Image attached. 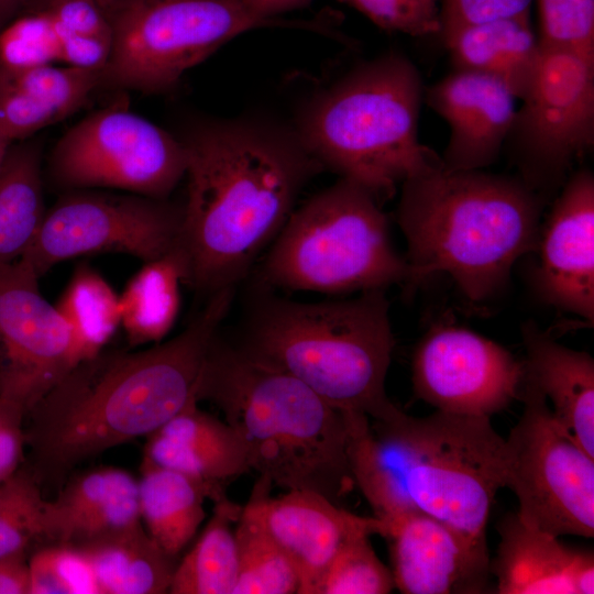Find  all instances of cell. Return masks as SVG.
I'll list each match as a JSON object with an SVG mask.
<instances>
[{
	"mask_svg": "<svg viewBox=\"0 0 594 594\" xmlns=\"http://www.w3.org/2000/svg\"><path fill=\"white\" fill-rule=\"evenodd\" d=\"M178 138L186 151L187 284L211 296L235 288L323 168L292 123L266 114L200 119Z\"/></svg>",
	"mask_w": 594,
	"mask_h": 594,
	"instance_id": "6da1fadb",
	"label": "cell"
},
{
	"mask_svg": "<svg viewBox=\"0 0 594 594\" xmlns=\"http://www.w3.org/2000/svg\"><path fill=\"white\" fill-rule=\"evenodd\" d=\"M234 290L209 296L189 326L164 343L139 352L101 351L79 362L34 405L25 417V447L41 487L59 490L75 466L147 437L196 397Z\"/></svg>",
	"mask_w": 594,
	"mask_h": 594,
	"instance_id": "7a4b0ae2",
	"label": "cell"
},
{
	"mask_svg": "<svg viewBox=\"0 0 594 594\" xmlns=\"http://www.w3.org/2000/svg\"><path fill=\"white\" fill-rule=\"evenodd\" d=\"M343 415L350 471L374 517L386 526L422 513L487 547L490 513L506 480V442L491 418L399 410L371 422Z\"/></svg>",
	"mask_w": 594,
	"mask_h": 594,
	"instance_id": "3957f363",
	"label": "cell"
},
{
	"mask_svg": "<svg viewBox=\"0 0 594 594\" xmlns=\"http://www.w3.org/2000/svg\"><path fill=\"white\" fill-rule=\"evenodd\" d=\"M546 201L517 175L441 163L408 177L396 215L407 242L405 288L413 294L444 273L471 301L494 297L514 264L536 251Z\"/></svg>",
	"mask_w": 594,
	"mask_h": 594,
	"instance_id": "277c9868",
	"label": "cell"
},
{
	"mask_svg": "<svg viewBox=\"0 0 594 594\" xmlns=\"http://www.w3.org/2000/svg\"><path fill=\"white\" fill-rule=\"evenodd\" d=\"M196 398L222 411L251 470L273 485L317 492L337 504L352 490L343 411L238 342L213 339Z\"/></svg>",
	"mask_w": 594,
	"mask_h": 594,
	"instance_id": "5b68a950",
	"label": "cell"
},
{
	"mask_svg": "<svg viewBox=\"0 0 594 594\" xmlns=\"http://www.w3.org/2000/svg\"><path fill=\"white\" fill-rule=\"evenodd\" d=\"M424 96L417 66L392 50L314 92L292 124L323 169L361 185L382 202L408 177L442 163L419 142Z\"/></svg>",
	"mask_w": 594,
	"mask_h": 594,
	"instance_id": "8992f818",
	"label": "cell"
},
{
	"mask_svg": "<svg viewBox=\"0 0 594 594\" xmlns=\"http://www.w3.org/2000/svg\"><path fill=\"white\" fill-rule=\"evenodd\" d=\"M238 343L342 411L388 419L385 383L395 344L385 290L304 302L260 296Z\"/></svg>",
	"mask_w": 594,
	"mask_h": 594,
	"instance_id": "52a82bcc",
	"label": "cell"
},
{
	"mask_svg": "<svg viewBox=\"0 0 594 594\" xmlns=\"http://www.w3.org/2000/svg\"><path fill=\"white\" fill-rule=\"evenodd\" d=\"M407 277L381 202L345 178L294 209L262 266L267 286L329 295L386 290Z\"/></svg>",
	"mask_w": 594,
	"mask_h": 594,
	"instance_id": "ba28073f",
	"label": "cell"
},
{
	"mask_svg": "<svg viewBox=\"0 0 594 594\" xmlns=\"http://www.w3.org/2000/svg\"><path fill=\"white\" fill-rule=\"evenodd\" d=\"M103 84L161 94L234 37L248 31L315 23L265 20L235 0H142L117 15Z\"/></svg>",
	"mask_w": 594,
	"mask_h": 594,
	"instance_id": "9c48e42d",
	"label": "cell"
},
{
	"mask_svg": "<svg viewBox=\"0 0 594 594\" xmlns=\"http://www.w3.org/2000/svg\"><path fill=\"white\" fill-rule=\"evenodd\" d=\"M524 409L506 442L505 487L527 527L554 537L594 536V458L556 420L541 391L524 375Z\"/></svg>",
	"mask_w": 594,
	"mask_h": 594,
	"instance_id": "30bf717a",
	"label": "cell"
},
{
	"mask_svg": "<svg viewBox=\"0 0 594 594\" xmlns=\"http://www.w3.org/2000/svg\"><path fill=\"white\" fill-rule=\"evenodd\" d=\"M521 100L505 145L517 176L547 200L594 145V57L540 45Z\"/></svg>",
	"mask_w": 594,
	"mask_h": 594,
	"instance_id": "8fae6325",
	"label": "cell"
},
{
	"mask_svg": "<svg viewBox=\"0 0 594 594\" xmlns=\"http://www.w3.org/2000/svg\"><path fill=\"white\" fill-rule=\"evenodd\" d=\"M55 179L70 187H112L166 199L186 172L183 142L119 105L90 113L56 143Z\"/></svg>",
	"mask_w": 594,
	"mask_h": 594,
	"instance_id": "7c38bea8",
	"label": "cell"
},
{
	"mask_svg": "<svg viewBox=\"0 0 594 594\" xmlns=\"http://www.w3.org/2000/svg\"><path fill=\"white\" fill-rule=\"evenodd\" d=\"M183 206L144 196L76 194L52 208L23 254L38 278L52 266L78 255L120 252L145 263L180 245Z\"/></svg>",
	"mask_w": 594,
	"mask_h": 594,
	"instance_id": "4fadbf2b",
	"label": "cell"
},
{
	"mask_svg": "<svg viewBox=\"0 0 594 594\" xmlns=\"http://www.w3.org/2000/svg\"><path fill=\"white\" fill-rule=\"evenodd\" d=\"M525 375L504 346L450 322L432 326L411 361L415 395L436 410L491 418L519 398Z\"/></svg>",
	"mask_w": 594,
	"mask_h": 594,
	"instance_id": "5bb4252c",
	"label": "cell"
},
{
	"mask_svg": "<svg viewBox=\"0 0 594 594\" xmlns=\"http://www.w3.org/2000/svg\"><path fill=\"white\" fill-rule=\"evenodd\" d=\"M20 260L0 263V396L28 414L76 364L73 332Z\"/></svg>",
	"mask_w": 594,
	"mask_h": 594,
	"instance_id": "9a60e30c",
	"label": "cell"
},
{
	"mask_svg": "<svg viewBox=\"0 0 594 594\" xmlns=\"http://www.w3.org/2000/svg\"><path fill=\"white\" fill-rule=\"evenodd\" d=\"M273 484L258 476L251 498L274 541L290 561L298 594H318L322 578L340 548L359 536H384L376 517L353 514L312 491L289 490L271 497Z\"/></svg>",
	"mask_w": 594,
	"mask_h": 594,
	"instance_id": "2e32d148",
	"label": "cell"
},
{
	"mask_svg": "<svg viewBox=\"0 0 594 594\" xmlns=\"http://www.w3.org/2000/svg\"><path fill=\"white\" fill-rule=\"evenodd\" d=\"M534 285L548 305L594 321V175L574 170L560 188L537 249Z\"/></svg>",
	"mask_w": 594,
	"mask_h": 594,
	"instance_id": "e0dca14e",
	"label": "cell"
},
{
	"mask_svg": "<svg viewBox=\"0 0 594 594\" xmlns=\"http://www.w3.org/2000/svg\"><path fill=\"white\" fill-rule=\"evenodd\" d=\"M395 588L404 594L486 592L487 547L468 540L422 513H408L385 526Z\"/></svg>",
	"mask_w": 594,
	"mask_h": 594,
	"instance_id": "ac0fdd59",
	"label": "cell"
},
{
	"mask_svg": "<svg viewBox=\"0 0 594 594\" xmlns=\"http://www.w3.org/2000/svg\"><path fill=\"white\" fill-rule=\"evenodd\" d=\"M515 99L501 80L472 70L454 69L425 88L424 101L450 127L443 167L472 170L494 164L514 121Z\"/></svg>",
	"mask_w": 594,
	"mask_h": 594,
	"instance_id": "d6986e66",
	"label": "cell"
},
{
	"mask_svg": "<svg viewBox=\"0 0 594 594\" xmlns=\"http://www.w3.org/2000/svg\"><path fill=\"white\" fill-rule=\"evenodd\" d=\"M142 524L138 480L125 470H88L44 502L41 540L79 548Z\"/></svg>",
	"mask_w": 594,
	"mask_h": 594,
	"instance_id": "ffe728a7",
	"label": "cell"
},
{
	"mask_svg": "<svg viewBox=\"0 0 594 594\" xmlns=\"http://www.w3.org/2000/svg\"><path fill=\"white\" fill-rule=\"evenodd\" d=\"M490 572L498 594H593L594 556L534 530L516 513L501 519Z\"/></svg>",
	"mask_w": 594,
	"mask_h": 594,
	"instance_id": "44dd1931",
	"label": "cell"
},
{
	"mask_svg": "<svg viewBox=\"0 0 594 594\" xmlns=\"http://www.w3.org/2000/svg\"><path fill=\"white\" fill-rule=\"evenodd\" d=\"M146 438L142 462L205 483L215 501L226 496L227 483L251 471L238 432L226 420L201 410L196 397Z\"/></svg>",
	"mask_w": 594,
	"mask_h": 594,
	"instance_id": "7402d4cb",
	"label": "cell"
},
{
	"mask_svg": "<svg viewBox=\"0 0 594 594\" xmlns=\"http://www.w3.org/2000/svg\"><path fill=\"white\" fill-rule=\"evenodd\" d=\"M520 331L525 376L551 403L558 424L594 458V359L560 344L534 321Z\"/></svg>",
	"mask_w": 594,
	"mask_h": 594,
	"instance_id": "603a6c76",
	"label": "cell"
},
{
	"mask_svg": "<svg viewBox=\"0 0 594 594\" xmlns=\"http://www.w3.org/2000/svg\"><path fill=\"white\" fill-rule=\"evenodd\" d=\"M103 84V70L0 66V134L11 142L62 121Z\"/></svg>",
	"mask_w": 594,
	"mask_h": 594,
	"instance_id": "cb8c5ba5",
	"label": "cell"
},
{
	"mask_svg": "<svg viewBox=\"0 0 594 594\" xmlns=\"http://www.w3.org/2000/svg\"><path fill=\"white\" fill-rule=\"evenodd\" d=\"M455 69L497 78L521 99L540 54L530 14L485 21L442 35Z\"/></svg>",
	"mask_w": 594,
	"mask_h": 594,
	"instance_id": "d4e9b609",
	"label": "cell"
},
{
	"mask_svg": "<svg viewBox=\"0 0 594 594\" xmlns=\"http://www.w3.org/2000/svg\"><path fill=\"white\" fill-rule=\"evenodd\" d=\"M142 524L157 546L176 558L206 517L204 503L216 499L205 483L184 473L141 463L138 480Z\"/></svg>",
	"mask_w": 594,
	"mask_h": 594,
	"instance_id": "484cf974",
	"label": "cell"
},
{
	"mask_svg": "<svg viewBox=\"0 0 594 594\" xmlns=\"http://www.w3.org/2000/svg\"><path fill=\"white\" fill-rule=\"evenodd\" d=\"M76 549L89 562L99 594L168 593L177 564L143 524Z\"/></svg>",
	"mask_w": 594,
	"mask_h": 594,
	"instance_id": "4316f807",
	"label": "cell"
},
{
	"mask_svg": "<svg viewBox=\"0 0 594 594\" xmlns=\"http://www.w3.org/2000/svg\"><path fill=\"white\" fill-rule=\"evenodd\" d=\"M188 264L180 248L146 262L119 297L121 324L131 345L160 341L172 329L180 306L179 284Z\"/></svg>",
	"mask_w": 594,
	"mask_h": 594,
	"instance_id": "83f0119b",
	"label": "cell"
},
{
	"mask_svg": "<svg viewBox=\"0 0 594 594\" xmlns=\"http://www.w3.org/2000/svg\"><path fill=\"white\" fill-rule=\"evenodd\" d=\"M40 164L38 145H12L0 172V263L21 258L43 223Z\"/></svg>",
	"mask_w": 594,
	"mask_h": 594,
	"instance_id": "f1b7e54d",
	"label": "cell"
},
{
	"mask_svg": "<svg viewBox=\"0 0 594 594\" xmlns=\"http://www.w3.org/2000/svg\"><path fill=\"white\" fill-rule=\"evenodd\" d=\"M213 504L212 516L197 541L176 564L168 593L233 594L239 566L233 525L242 507L227 495Z\"/></svg>",
	"mask_w": 594,
	"mask_h": 594,
	"instance_id": "f546056e",
	"label": "cell"
},
{
	"mask_svg": "<svg viewBox=\"0 0 594 594\" xmlns=\"http://www.w3.org/2000/svg\"><path fill=\"white\" fill-rule=\"evenodd\" d=\"M56 308L73 332L77 364L100 353L121 324L119 297L88 266L76 270Z\"/></svg>",
	"mask_w": 594,
	"mask_h": 594,
	"instance_id": "4dcf8cb0",
	"label": "cell"
},
{
	"mask_svg": "<svg viewBox=\"0 0 594 594\" xmlns=\"http://www.w3.org/2000/svg\"><path fill=\"white\" fill-rule=\"evenodd\" d=\"M238 579L233 594H298L297 574L270 536L250 497L235 524Z\"/></svg>",
	"mask_w": 594,
	"mask_h": 594,
	"instance_id": "1f68e13d",
	"label": "cell"
},
{
	"mask_svg": "<svg viewBox=\"0 0 594 594\" xmlns=\"http://www.w3.org/2000/svg\"><path fill=\"white\" fill-rule=\"evenodd\" d=\"M44 502L29 468L0 483V558L25 556L31 543L41 540Z\"/></svg>",
	"mask_w": 594,
	"mask_h": 594,
	"instance_id": "d6a6232c",
	"label": "cell"
},
{
	"mask_svg": "<svg viewBox=\"0 0 594 594\" xmlns=\"http://www.w3.org/2000/svg\"><path fill=\"white\" fill-rule=\"evenodd\" d=\"M370 537H355L340 548L318 594H387L395 588L392 570L377 557Z\"/></svg>",
	"mask_w": 594,
	"mask_h": 594,
	"instance_id": "836d02e7",
	"label": "cell"
},
{
	"mask_svg": "<svg viewBox=\"0 0 594 594\" xmlns=\"http://www.w3.org/2000/svg\"><path fill=\"white\" fill-rule=\"evenodd\" d=\"M28 594H99L92 569L76 548L46 543L28 561Z\"/></svg>",
	"mask_w": 594,
	"mask_h": 594,
	"instance_id": "e575fe53",
	"label": "cell"
},
{
	"mask_svg": "<svg viewBox=\"0 0 594 594\" xmlns=\"http://www.w3.org/2000/svg\"><path fill=\"white\" fill-rule=\"evenodd\" d=\"M55 62H61V44L47 12L25 13L0 33V66L31 68Z\"/></svg>",
	"mask_w": 594,
	"mask_h": 594,
	"instance_id": "d590c367",
	"label": "cell"
},
{
	"mask_svg": "<svg viewBox=\"0 0 594 594\" xmlns=\"http://www.w3.org/2000/svg\"><path fill=\"white\" fill-rule=\"evenodd\" d=\"M540 45L594 57V0H537Z\"/></svg>",
	"mask_w": 594,
	"mask_h": 594,
	"instance_id": "8d00e7d4",
	"label": "cell"
},
{
	"mask_svg": "<svg viewBox=\"0 0 594 594\" xmlns=\"http://www.w3.org/2000/svg\"><path fill=\"white\" fill-rule=\"evenodd\" d=\"M386 32L415 37L440 34L438 0H339Z\"/></svg>",
	"mask_w": 594,
	"mask_h": 594,
	"instance_id": "74e56055",
	"label": "cell"
},
{
	"mask_svg": "<svg viewBox=\"0 0 594 594\" xmlns=\"http://www.w3.org/2000/svg\"><path fill=\"white\" fill-rule=\"evenodd\" d=\"M534 0H442L441 35L491 20L528 15Z\"/></svg>",
	"mask_w": 594,
	"mask_h": 594,
	"instance_id": "f35d334b",
	"label": "cell"
},
{
	"mask_svg": "<svg viewBox=\"0 0 594 594\" xmlns=\"http://www.w3.org/2000/svg\"><path fill=\"white\" fill-rule=\"evenodd\" d=\"M42 11L50 14L59 31L112 41V24L92 0H54Z\"/></svg>",
	"mask_w": 594,
	"mask_h": 594,
	"instance_id": "ab89813d",
	"label": "cell"
},
{
	"mask_svg": "<svg viewBox=\"0 0 594 594\" xmlns=\"http://www.w3.org/2000/svg\"><path fill=\"white\" fill-rule=\"evenodd\" d=\"M25 417L20 405L0 396V483L20 469L25 448Z\"/></svg>",
	"mask_w": 594,
	"mask_h": 594,
	"instance_id": "60d3db41",
	"label": "cell"
},
{
	"mask_svg": "<svg viewBox=\"0 0 594 594\" xmlns=\"http://www.w3.org/2000/svg\"><path fill=\"white\" fill-rule=\"evenodd\" d=\"M56 32L61 44V62L66 66L90 70L106 68L112 50L111 40L66 33L57 29Z\"/></svg>",
	"mask_w": 594,
	"mask_h": 594,
	"instance_id": "b9f144b4",
	"label": "cell"
},
{
	"mask_svg": "<svg viewBox=\"0 0 594 594\" xmlns=\"http://www.w3.org/2000/svg\"><path fill=\"white\" fill-rule=\"evenodd\" d=\"M29 571L25 556L0 558V594H28Z\"/></svg>",
	"mask_w": 594,
	"mask_h": 594,
	"instance_id": "7bdbcfd3",
	"label": "cell"
},
{
	"mask_svg": "<svg viewBox=\"0 0 594 594\" xmlns=\"http://www.w3.org/2000/svg\"><path fill=\"white\" fill-rule=\"evenodd\" d=\"M251 14L265 20H279L280 15L302 9L312 0H235Z\"/></svg>",
	"mask_w": 594,
	"mask_h": 594,
	"instance_id": "ee69618b",
	"label": "cell"
},
{
	"mask_svg": "<svg viewBox=\"0 0 594 594\" xmlns=\"http://www.w3.org/2000/svg\"><path fill=\"white\" fill-rule=\"evenodd\" d=\"M54 0H28L23 7L25 13L44 10ZM105 12L110 22L131 6L142 0H92Z\"/></svg>",
	"mask_w": 594,
	"mask_h": 594,
	"instance_id": "f6af8a7d",
	"label": "cell"
},
{
	"mask_svg": "<svg viewBox=\"0 0 594 594\" xmlns=\"http://www.w3.org/2000/svg\"><path fill=\"white\" fill-rule=\"evenodd\" d=\"M28 0H0V19L4 15L23 8Z\"/></svg>",
	"mask_w": 594,
	"mask_h": 594,
	"instance_id": "bcb514c9",
	"label": "cell"
},
{
	"mask_svg": "<svg viewBox=\"0 0 594 594\" xmlns=\"http://www.w3.org/2000/svg\"><path fill=\"white\" fill-rule=\"evenodd\" d=\"M13 145V142L0 134V172L6 163L8 154Z\"/></svg>",
	"mask_w": 594,
	"mask_h": 594,
	"instance_id": "7dc6e473",
	"label": "cell"
}]
</instances>
